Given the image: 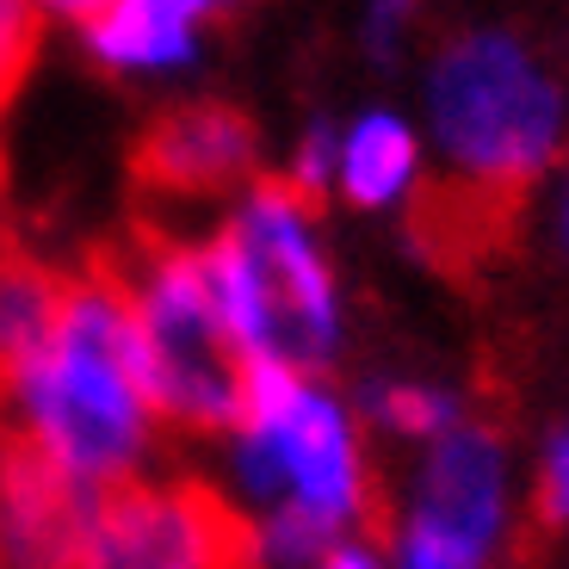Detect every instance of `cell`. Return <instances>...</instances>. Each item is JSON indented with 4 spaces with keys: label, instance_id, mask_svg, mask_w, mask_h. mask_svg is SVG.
<instances>
[{
    "label": "cell",
    "instance_id": "obj_1",
    "mask_svg": "<svg viewBox=\"0 0 569 569\" xmlns=\"http://www.w3.org/2000/svg\"><path fill=\"white\" fill-rule=\"evenodd\" d=\"M211 489L242 520L248 569H322L378 508L353 397L328 378L260 371L248 409L217 440Z\"/></svg>",
    "mask_w": 569,
    "mask_h": 569
},
{
    "label": "cell",
    "instance_id": "obj_2",
    "mask_svg": "<svg viewBox=\"0 0 569 569\" xmlns=\"http://www.w3.org/2000/svg\"><path fill=\"white\" fill-rule=\"evenodd\" d=\"M0 440L38 452L93 496L156 477L161 421L130 353L118 272L69 279L57 328L0 371Z\"/></svg>",
    "mask_w": 569,
    "mask_h": 569
},
{
    "label": "cell",
    "instance_id": "obj_3",
    "mask_svg": "<svg viewBox=\"0 0 569 569\" xmlns=\"http://www.w3.org/2000/svg\"><path fill=\"white\" fill-rule=\"evenodd\" d=\"M421 142L458 192L513 199L563 168L569 81L513 26L446 31L421 69Z\"/></svg>",
    "mask_w": 569,
    "mask_h": 569
},
{
    "label": "cell",
    "instance_id": "obj_4",
    "mask_svg": "<svg viewBox=\"0 0 569 569\" xmlns=\"http://www.w3.org/2000/svg\"><path fill=\"white\" fill-rule=\"evenodd\" d=\"M204 260L254 371L322 378L335 366L347 341V298L322 217L303 192H291L272 173L248 186L229 211H217Z\"/></svg>",
    "mask_w": 569,
    "mask_h": 569
},
{
    "label": "cell",
    "instance_id": "obj_5",
    "mask_svg": "<svg viewBox=\"0 0 569 569\" xmlns=\"http://www.w3.org/2000/svg\"><path fill=\"white\" fill-rule=\"evenodd\" d=\"M130 310V353H137L142 390L156 402L161 433L223 440L236 415L248 409L260 371L248 366L242 341L223 316L204 242H156L118 272Z\"/></svg>",
    "mask_w": 569,
    "mask_h": 569
},
{
    "label": "cell",
    "instance_id": "obj_6",
    "mask_svg": "<svg viewBox=\"0 0 569 569\" xmlns=\"http://www.w3.org/2000/svg\"><path fill=\"white\" fill-rule=\"evenodd\" d=\"M513 527V458L483 421H465L440 446L409 458L390 520V569H496Z\"/></svg>",
    "mask_w": 569,
    "mask_h": 569
},
{
    "label": "cell",
    "instance_id": "obj_7",
    "mask_svg": "<svg viewBox=\"0 0 569 569\" xmlns=\"http://www.w3.org/2000/svg\"><path fill=\"white\" fill-rule=\"evenodd\" d=\"M81 569H248V545L211 483L142 477L93 501Z\"/></svg>",
    "mask_w": 569,
    "mask_h": 569
},
{
    "label": "cell",
    "instance_id": "obj_8",
    "mask_svg": "<svg viewBox=\"0 0 569 569\" xmlns=\"http://www.w3.org/2000/svg\"><path fill=\"white\" fill-rule=\"evenodd\" d=\"M87 62L124 81L192 74L211 50L217 7L211 0H81L62 13Z\"/></svg>",
    "mask_w": 569,
    "mask_h": 569
},
{
    "label": "cell",
    "instance_id": "obj_9",
    "mask_svg": "<svg viewBox=\"0 0 569 569\" xmlns=\"http://www.w3.org/2000/svg\"><path fill=\"white\" fill-rule=\"evenodd\" d=\"M142 180L199 204H236L248 186H260V130L236 106H173L149 137H142Z\"/></svg>",
    "mask_w": 569,
    "mask_h": 569
},
{
    "label": "cell",
    "instance_id": "obj_10",
    "mask_svg": "<svg viewBox=\"0 0 569 569\" xmlns=\"http://www.w3.org/2000/svg\"><path fill=\"white\" fill-rule=\"evenodd\" d=\"M93 501L57 465L0 440V569H81Z\"/></svg>",
    "mask_w": 569,
    "mask_h": 569
},
{
    "label": "cell",
    "instance_id": "obj_11",
    "mask_svg": "<svg viewBox=\"0 0 569 569\" xmlns=\"http://www.w3.org/2000/svg\"><path fill=\"white\" fill-rule=\"evenodd\" d=\"M427 186V142L421 124L397 106H366L341 118L328 142V192L366 217H385L415 204Z\"/></svg>",
    "mask_w": 569,
    "mask_h": 569
},
{
    "label": "cell",
    "instance_id": "obj_12",
    "mask_svg": "<svg viewBox=\"0 0 569 569\" xmlns=\"http://www.w3.org/2000/svg\"><path fill=\"white\" fill-rule=\"evenodd\" d=\"M353 415L378 440L427 452V446H440L446 433H458L470 421V402L458 385L427 378V371H371L366 385L353 390Z\"/></svg>",
    "mask_w": 569,
    "mask_h": 569
},
{
    "label": "cell",
    "instance_id": "obj_13",
    "mask_svg": "<svg viewBox=\"0 0 569 569\" xmlns=\"http://www.w3.org/2000/svg\"><path fill=\"white\" fill-rule=\"evenodd\" d=\"M62 291H69V279L50 272L43 260L0 254V371L13 366V359H26L57 328Z\"/></svg>",
    "mask_w": 569,
    "mask_h": 569
},
{
    "label": "cell",
    "instance_id": "obj_14",
    "mask_svg": "<svg viewBox=\"0 0 569 569\" xmlns=\"http://www.w3.org/2000/svg\"><path fill=\"white\" fill-rule=\"evenodd\" d=\"M38 50V7H19V0H0V106L26 81V62Z\"/></svg>",
    "mask_w": 569,
    "mask_h": 569
},
{
    "label": "cell",
    "instance_id": "obj_15",
    "mask_svg": "<svg viewBox=\"0 0 569 569\" xmlns=\"http://www.w3.org/2000/svg\"><path fill=\"white\" fill-rule=\"evenodd\" d=\"M359 26H366V31H359V38H366V57L390 69V62L402 57V43H409L415 13H409V7H397V0H385V7H371V13L359 19Z\"/></svg>",
    "mask_w": 569,
    "mask_h": 569
},
{
    "label": "cell",
    "instance_id": "obj_16",
    "mask_svg": "<svg viewBox=\"0 0 569 569\" xmlns=\"http://www.w3.org/2000/svg\"><path fill=\"white\" fill-rule=\"evenodd\" d=\"M539 508H545L551 527H569V427L539 458Z\"/></svg>",
    "mask_w": 569,
    "mask_h": 569
},
{
    "label": "cell",
    "instance_id": "obj_17",
    "mask_svg": "<svg viewBox=\"0 0 569 569\" xmlns=\"http://www.w3.org/2000/svg\"><path fill=\"white\" fill-rule=\"evenodd\" d=\"M322 569H390V563H385V551H378L371 539H347L341 551L322 557Z\"/></svg>",
    "mask_w": 569,
    "mask_h": 569
},
{
    "label": "cell",
    "instance_id": "obj_18",
    "mask_svg": "<svg viewBox=\"0 0 569 569\" xmlns=\"http://www.w3.org/2000/svg\"><path fill=\"white\" fill-rule=\"evenodd\" d=\"M557 236H563V248H569V173H563V186H557Z\"/></svg>",
    "mask_w": 569,
    "mask_h": 569
}]
</instances>
